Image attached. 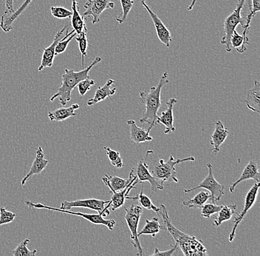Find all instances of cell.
Returning <instances> with one entry per match:
<instances>
[{"mask_svg": "<svg viewBox=\"0 0 260 256\" xmlns=\"http://www.w3.org/2000/svg\"><path fill=\"white\" fill-rule=\"evenodd\" d=\"M194 160L195 158L192 156L175 160L173 155H170L169 160L167 161H164L162 159H159L152 150H148L146 152L145 157L143 159L144 164L147 167L148 170L152 176L164 183L165 182H178L175 165L180 164L183 162H194Z\"/></svg>", "mask_w": 260, "mask_h": 256, "instance_id": "1", "label": "cell"}, {"mask_svg": "<svg viewBox=\"0 0 260 256\" xmlns=\"http://www.w3.org/2000/svg\"><path fill=\"white\" fill-rule=\"evenodd\" d=\"M157 213L161 215L164 225H165V231L167 230L170 233L171 236L173 237L175 242L178 244V247L180 248L185 255H208L207 249L203 245L202 240H198L195 236H190L180 231L171 223L170 215L168 214L165 205H160Z\"/></svg>", "mask_w": 260, "mask_h": 256, "instance_id": "2", "label": "cell"}, {"mask_svg": "<svg viewBox=\"0 0 260 256\" xmlns=\"http://www.w3.org/2000/svg\"><path fill=\"white\" fill-rule=\"evenodd\" d=\"M168 74L167 72L162 74L160 78L157 87H151L149 92L140 91L139 99L141 103L145 106L146 112L144 116L139 120L141 124L149 125V130L157 124V117L159 109L161 107L160 102V93L162 87L166 84H169Z\"/></svg>", "mask_w": 260, "mask_h": 256, "instance_id": "3", "label": "cell"}, {"mask_svg": "<svg viewBox=\"0 0 260 256\" xmlns=\"http://www.w3.org/2000/svg\"><path fill=\"white\" fill-rule=\"evenodd\" d=\"M102 61V58L97 56L90 65L81 71H75L74 69H65L64 74L61 75V84L58 87L56 93H55L50 101H54L56 98L59 100L60 103L63 106H66L67 103L71 100L72 92L78 84L84 79L89 78V72L94 66Z\"/></svg>", "mask_w": 260, "mask_h": 256, "instance_id": "4", "label": "cell"}, {"mask_svg": "<svg viewBox=\"0 0 260 256\" xmlns=\"http://www.w3.org/2000/svg\"><path fill=\"white\" fill-rule=\"evenodd\" d=\"M245 3V0H238L236 9L224 22V35L221 40V44L225 45L227 53L232 52L231 38H232V34L235 31L237 25H241L243 29L245 27V24H246L245 17L244 18L241 15Z\"/></svg>", "mask_w": 260, "mask_h": 256, "instance_id": "5", "label": "cell"}, {"mask_svg": "<svg viewBox=\"0 0 260 256\" xmlns=\"http://www.w3.org/2000/svg\"><path fill=\"white\" fill-rule=\"evenodd\" d=\"M24 203L27 205L30 208L37 209H47L49 210H54V211L61 212V213H68V214L77 215V216L82 217L84 220H87L89 223L93 224V225H102L107 227L110 231H113L116 225V222L114 220H107L104 218L103 215L101 213L98 214H88V213H81V212L71 211L67 209L58 208L48 205H44V204L40 203V202H30V201H25Z\"/></svg>", "mask_w": 260, "mask_h": 256, "instance_id": "6", "label": "cell"}, {"mask_svg": "<svg viewBox=\"0 0 260 256\" xmlns=\"http://www.w3.org/2000/svg\"><path fill=\"white\" fill-rule=\"evenodd\" d=\"M124 209L126 211L124 218L127 223L130 233H131L132 244L137 250L138 255H144V250L141 247L138 236V224H139L140 218L142 214V207L138 205H132L131 206L125 207Z\"/></svg>", "mask_w": 260, "mask_h": 256, "instance_id": "7", "label": "cell"}, {"mask_svg": "<svg viewBox=\"0 0 260 256\" xmlns=\"http://www.w3.org/2000/svg\"><path fill=\"white\" fill-rule=\"evenodd\" d=\"M206 166H207L208 170H209V173L202 182L200 183L198 186H195V187L185 189L184 192H191V191L199 189H207L210 192L211 203L215 204V202L217 201L220 200L222 196L225 194V191H225V186L220 184L216 180L214 174H213V166L211 163H207Z\"/></svg>", "mask_w": 260, "mask_h": 256, "instance_id": "8", "label": "cell"}, {"mask_svg": "<svg viewBox=\"0 0 260 256\" xmlns=\"http://www.w3.org/2000/svg\"><path fill=\"white\" fill-rule=\"evenodd\" d=\"M109 202H110V200L105 201L97 199H79V200L72 201V202L64 201L61 203L60 208L70 210L73 207H85V208L95 210L105 217L110 215V213L109 208L106 207V205H107Z\"/></svg>", "mask_w": 260, "mask_h": 256, "instance_id": "9", "label": "cell"}, {"mask_svg": "<svg viewBox=\"0 0 260 256\" xmlns=\"http://www.w3.org/2000/svg\"><path fill=\"white\" fill-rule=\"evenodd\" d=\"M115 3L112 0H87L84 5L85 9L83 17H92V23L96 24L100 21L102 13L107 9H113Z\"/></svg>", "mask_w": 260, "mask_h": 256, "instance_id": "10", "label": "cell"}, {"mask_svg": "<svg viewBox=\"0 0 260 256\" xmlns=\"http://www.w3.org/2000/svg\"><path fill=\"white\" fill-rule=\"evenodd\" d=\"M260 184L259 182H256V184L252 186L251 189L247 193L246 196L245 198V204L242 211L240 212V214L236 216L234 220V227L230 234H229V241L232 242L235 239L236 231H237V227L240 225V223L243 221V218H245V215L248 213V210L251 208L252 206L254 205L256 202V198H257L258 192H259Z\"/></svg>", "mask_w": 260, "mask_h": 256, "instance_id": "11", "label": "cell"}, {"mask_svg": "<svg viewBox=\"0 0 260 256\" xmlns=\"http://www.w3.org/2000/svg\"><path fill=\"white\" fill-rule=\"evenodd\" d=\"M141 4L144 6L148 14L150 16L152 22H153L154 27H155L156 33H157V37L159 40L164 44V45L170 48L171 42H172V35L170 30H168L165 25L162 23V21L160 20V18L157 17V14H154L153 11L150 9V8L146 4V0H140Z\"/></svg>", "mask_w": 260, "mask_h": 256, "instance_id": "12", "label": "cell"}, {"mask_svg": "<svg viewBox=\"0 0 260 256\" xmlns=\"http://www.w3.org/2000/svg\"><path fill=\"white\" fill-rule=\"evenodd\" d=\"M136 184H138V179L137 176H136V177L123 190L117 191V192L116 191H110L112 194L111 199H110V202L107 204V207H108V208L111 207L112 210L115 211V210L119 209L120 207L124 205L126 199H137V196L136 197H129L128 195L132 189H137L135 186V185Z\"/></svg>", "mask_w": 260, "mask_h": 256, "instance_id": "13", "label": "cell"}, {"mask_svg": "<svg viewBox=\"0 0 260 256\" xmlns=\"http://www.w3.org/2000/svg\"><path fill=\"white\" fill-rule=\"evenodd\" d=\"M68 25H65L64 27H63L61 30H58L55 35L54 40L52 42L51 45L48 48L44 49L43 53H42V60H41V64L40 67L38 68L39 71H42V69H45L46 67H51L53 64V61H54L55 56V49L57 44L60 40L63 39V33H64L65 30L68 28Z\"/></svg>", "mask_w": 260, "mask_h": 256, "instance_id": "14", "label": "cell"}, {"mask_svg": "<svg viewBox=\"0 0 260 256\" xmlns=\"http://www.w3.org/2000/svg\"><path fill=\"white\" fill-rule=\"evenodd\" d=\"M136 176L138 183L149 182L151 186L152 192L164 189V183L157 180L150 174L147 167L144 164V161L140 160L136 164Z\"/></svg>", "mask_w": 260, "mask_h": 256, "instance_id": "15", "label": "cell"}, {"mask_svg": "<svg viewBox=\"0 0 260 256\" xmlns=\"http://www.w3.org/2000/svg\"><path fill=\"white\" fill-rule=\"evenodd\" d=\"M32 1V0H24L22 6L18 8L17 9L14 10V12L5 11L4 14L1 17V19H0V27H1L2 30L6 33H9L10 31H11L13 30L14 22L27 9Z\"/></svg>", "mask_w": 260, "mask_h": 256, "instance_id": "16", "label": "cell"}, {"mask_svg": "<svg viewBox=\"0 0 260 256\" xmlns=\"http://www.w3.org/2000/svg\"><path fill=\"white\" fill-rule=\"evenodd\" d=\"M49 161L46 160L45 157V153H44L43 149L42 147H38L36 152V157L34 159L31 167H30V171L26 174L23 179H22L21 185L24 186L27 181L30 180V178L34 175L40 174L43 170L48 166Z\"/></svg>", "mask_w": 260, "mask_h": 256, "instance_id": "17", "label": "cell"}, {"mask_svg": "<svg viewBox=\"0 0 260 256\" xmlns=\"http://www.w3.org/2000/svg\"><path fill=\"white\" fill-rule=\"evenodd\" d=\"M178 102L176 98H171L167 103V108L162 111L160 116L157 117V124H162L165 126V134L175 132V126H174L173 108L174 105Z\"/></svg>", "mask_w": 260, "mask_h": 256, "instance_id": "18", "label": "cell"}, {"mask_svg": "<svg viewBox=\"0 0 260 256\" xmlns=\"http://www.w3.org/2000/svg\"><path fill=\"white\" fill-rule=\"evenodd\" d=\"M259 166L256 160H251L246 166L245 167L241 176H240L237 181L232 183L229 187V191L233 193L235 191L236 186L243 181L248 180V179H253L256 182H259L260 180Z\"/></svg>", "mask_w": 260, "mask_h": 256, "instance_id": "19", "label": "cell"}, {"mask_svg": "<svg viewBox=\"0 0 260 256\" xmlns=\"http://www.w3.org/2000/svg\"><path fill=\"white\" fill-rule=\"evenodd\" d=\"M134 170H132L129 173V177L126 179L114 175H108L106 174L105 176L102 178V181L106 186L110 189V191H120L124 189L130 182L136 177L134 176Z\"/></svg>", "mask_w": 260, "mask_h": 256, "instance_id": "20", "label": "cell"}, {"mask_svg": "<svg viewBox=\"0 0 260 256\" xmlns=\"http://www.w3.org/2000/svg\"><path fill=\"white\" fill-rule=\"evenodd\" d=\"M229 133V130L225 129L220 121L214 122V130L211 134L210 143L213 147V152L215 155L218 153L221 145L226 140Z\"/></svg>", "mask_w": 260, "mask_h": 256, "instance_id": "21", "label": "cell"}, {"mask_svg": "<svg viewBox=\"0 0 260 256\" xmlns=\"http://www.w3.org/2000/svg\"><path fill=\"white\" fill-rule=\"evenodd\" d=\"M115 83V81L113 79H109L103 87H99L95 91L94 96L87 100V106H92V105L96 104L99 102L103 101L106 98L113 96L117 90L116 88L112 89V86Z\"/></svg>", "mask_w": 260, "mask_h": 256, "instance_id": "22", "label": "cell"}, {"mask_svg": "<svg viewBox=\"0 0 260 256\" xmlns=\"http://www.w3.org/2000/svg\"><path fill=\"white\" fill-rule=\"evenodd\" d=\"M130 127V139L136 144L144 143L152 140V137L149 135L150 130L138 127L133 120H129L126 122Z\"/></svg>", "mask_w": 260, "mask_h": 256, "instance_id": "23", "label": "cell"}, {"mask_svg": "<svg viewBox=\"0 0 260 256\" xmlns=\"http://www.w3.org/2000/svg\"><path fill=\"white\" fill-rule=\"evenodd\" d=\"M254 86L247 92L245 104L248 109L260 114V84L258 81H253Z\"/></svg>", "mask_w": 260, "mask_h": 256, "instance_id": "24", "label": "cell"}, {"mask_svg": "<svg viewBox=\"0 0 260 256\" xmlns=\"http://www.w3.org/2000/svg\"><path fill=\"white\" fill-rule=\"evenodd\" d=\"M80 108L78 103H73L70 107H62L57 108L53 112H49L48 118L51 121H65L71 117L76 116V113H75L76 110Z\"/></svg>", "mask_w": 260, "mask_h": 256, "instance_id": "25", "label": "cell"}, {"mask_svg": "<svg viewBox=\"0 0 260 256\" xmlns=\"http://www.w3.org/2000/svg\"><path fill=\"white\" fill-rule=\"evenodd\" d=\"M72 17H71V25L76 34L81 33L87 30L85 24V18L83 17L79 12V4L76 0L72 1Z\"/></svg>", "mask_w": 260, "mask_h": 256, "instance_id": "26", "label": "cell"}, {"mask_svg": "<svg viewBox=\"0 0 260 256\" xmlns=\"http://www.w3.org/2000/svg\"><path fill=\"white\" fill-rule=\"evenodd\" d=\"M237 209V205L236 204L232 205H225L222 206V208L218 212L217 216L214 217V222L213 225L214 227L220 226L221 224L223 222L228 221L231 220L234 214L236 213V210Z\"/></svg>", "mask_w": 260, "mask_h": 256, "instance_id": "27", "label": "cell"}, {"mask_svg": "<svg viewBox=\"0 0 260 256\" xmlns=\"http://www.w3.org/2000/svg\"><path fill=\"white\" fill-rule=\"evenodd\" d=\"M210 193L203 191L198 193L194 196L192 199H188V200L183 201L182 205L193 209H201L203 205L210 199Z\"/></svg>", "mask_w": 260, "mask_h": 256, "instance_id": "28", "label": "cell"}, {"mask_svg": "<svg viewBox=\"0 0 260 256\" xmlns=\"http://www.w3.org/2000/svg\"><path fill=\"white\" fill-rule=\"evenodd\" d=\"M164 230H165V228L160 225L158 218L154 217L152 220H146V225H144L142 231L138 233V236L139 237L142 235H151L152 237H155L157 233H160V231H164Z\"/></svg>", "mask_w": 260, "mask_h": 256, "instance_id": "29", "label": "cell"}, {"mask_svg": "<svg viewBox=\"0 0 260 256\" xmlns=\"http://www.w3.org/2000/svg\"><path fill=\"white\" fill-rule=\"evenodd\" d=\"M76 41L79 44V48L80 50L81 56V64L83 67L84 66V58L87 56V50L88 48V40H87V29L81 32V33L76 35Z\"/></svg>", "mask_w": 260, "mask_h": 256, "instance_id": "30", "label": "cell"}, {"mask_svg": "<svg viewBox=\"0 0 260 256\" xmlns=\"http://www.w3.org/2000/svg\"><path fill=\"white\" fill-rule=\"evenodd\" d=\"M249 41L245 40L243 35H240L235 30L232 34V38H231V45L235 48L237 51L240 53H243L247 50L245 45H248Z\"/></svg>", "mask_w": 260, "mask_h": 256, "instance_id": "31", "label": "cell"}, {"mask_svg": "<svg viewBox=\"0 0 260 256\" xmlns=\"http://www.w3.org/2000/svg\"><path fill=\"white\" fill-rule=\"evenodd\" d=\"M30 239H24L23 241L18 244L17 247L12 251L13 255L14 256H34L37 255V249L30 250L27 245L30 242Z\"/></svg>", "mask_w": 260, "mask_h": 256, "instance_id": "32", "label": "cell"}, {"mask_svg": "<svg viewBox=\"0 0 260 256\" xmlns=\"http://www.w3.org/2000/svg\"><path fill=\"white\" fill-rule=\"evenodd\" d=\"M76 35H77V34L75 32L74 30H73L72 31L70 32V33H68V29L67 30L66 35L63 37L62 40H60L58 43L57 44L56 49H55V54H56V56H58V55L61 54V53H64L70 42H71V40H72L73 38L76 37Z\"/></svg>", "mask_w": 260, "mask_h": 256, "instance_id": "33", "label": "cell"}, {"mask_svg": "<svg viewBox=\"0 0 260 256\" xmlns=\"http://www.w3.org/2000/svg\"><path fill=\"white\" fill-rule=\"evenodd\" d=\"M122 7V14L119 17L116 18V21L122 25L123 22H126V18L128 17V14L133 9L134 1L133 0H120Z\"/></svg>", "mask_w": 260, "mask_h": 256, "instance_id": "34", "label": "cell"}, {"mask_svg": "<svg viewBox=\"0 0 260 256\" xmlns=\"http://www.w3.org/2000/svg\"><path fill=\"white\" fill-rule=\"evenodd\" d=\"M104 149L107 152V157L112 165L118 168H121L123 166V160L119 152L109 147H104Z\"/></svg>", "mask_w": 260, "mask_h": 256, "instance_id": "35", "label": "cell"}, {"mask_svg": "<svg viewBox=\"0 0 260 256\" xmlns=\"http://www.w3.org/2000/svg\"><path fill=\"white\" fill-rule=\"evenodd\" d=\"M137 199L140 205H141V207H144V208L146 209V210H152V211L155 212V213L158 212L159 207L155 206V205L152 203L150 198L144 194L143 189H141V192L138 194Z\"/></svg>", "mask_w": 260, "mask_h": 256, "instance_id": "36", "label": "cell"}, {"mask_svg": "<svg viewBox=\"0 0 260 256\" xmlns=\"http://www.w3.org/2000/svg\"><path fill=\"white\" fill-rule=\"evenodd\" d=\"M223 205H216L214 203L206 204L201 207V216L210 218L211 215L218 213Z\"/></svg>", "mask_w": 260, "mask_h": 256, "instance_id": "37", "label": "cell"}, {"mask_svg": "<svg viewBox=\"0 0 260 256\" xmlns=\"http://www.w3.org/2000/svg\"><path fill=\"white\" fill-rule=\"evenodd\" d=\"M52 15L56 19H68L72 17V11H70L61 6H52L50 8Z\"/></svg>", "mask_w": 260, "mask_h": 256, "instance_id": "38", "label": "cell"}, {"mask_svg": "<svg viewBox=\"0 0 260 256\" xmlns=\"http://www.w3.org/2000/svg\"><path fill=\"white\" fill-rule=\"evenodd\" d=\"M16 217V213L8 211L6 207H0V226L12 223Z\"/></svg>", "mask_w": 260, "mask_h": 256, "instance_id": "39", "label": "cell"}, {"mask_svg": "<svg viewBox=\"0 0 260 256\" xmlns=\"http://www.w3.org/2000/svg\"><path fill=\"white\" fill-rule=\"evenodd\" d=\"M95 81L91 79L90 78L84 79L78 84V90H79V94L81 96H84L86 93L90 90L92 86L95 85Z\"/></svg>", "mask_w": 260, "mask_h": 256, "instance_id": "40", "label": "cell"}, {"mask_svg": "<svg viewBox=\"0 0 260 256\" xmlns=\"http://www.w3.org/2000/svg\"><path fill=\"white\" fill-rule=\"evenodd\" d=\"M178 244L175 243V245L171 247L170 249L167 251H160L158 249H157V248H155V249H154V252L152 254V255L172 256L174 255V253H175L177 250H178Z\"/></svg>", "mask_w": 260, "mask_h": 256, "instance_id": "41", "label": "cell"}, {"mask_svg": "<svg viewBox=\"0 0 260 256\" xmlns=\"http://www.w3.org/2000/svg\"><path fill=\"white\" fill-rule=\"evenodd\" d=\"M6 11L7 12H14V0H6Z\"/></svg>", "mask_w": 260, "mask_h": 256, "instance_id": "42", "label": "cell"}, {"mask_svg": "<svg viewBox=\"0 0 260 256\" xmlns=\"http://www.w3.org/2000/svg\"><path fill=\"white\" fill-rule=\"evenodd\" d=\"M197 0H191V3H190L189 6H188V8H187V9H188V11H191V10L193 9V8H194L195 3H196Z\"/></svg>", "mask_w": 260, "mask_h": 256, "instance_id": "43", "label": "cell"}]
</instances>
